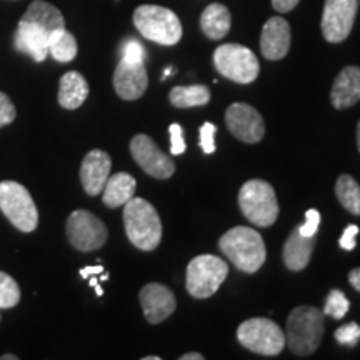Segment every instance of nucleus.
I'll return each instance as SVG.
<instances>
[{"label": "nucleus", "mask_w": 360, "mask_h": 360, "mask_svg": "<svg viewBox=\"0 0 360 360\" xmlns=\"http://www.w3.org/2000/svg\"><path fill=\"white\" fill-rule=\"evenodd\" d=\"M130 154L141 165L143 172L155 179H169L175 172V164L167 154L157 147V143L146 134H139L130 141Z\"/></svg>", "instance_id": "obj_12"}, {"label": "nucleus", "mask_w": 360, "mask_h": 360, "mask_svg": "<svg viewBox=\"0 0 360 360\" xmlns=\"http://www.w3.org/2000/svg\"><path fill=\"white\" fill-rule=\"evenodd\" d=\"M141 305L148 323H160L174 314L177 302L169 287L154 282L141 290Z\"/></svg>", "instance_id": "obj_15"}, {"label": "nucleus", "mask_w": 360, "mask_h": 360, "mask_svg": "<svg viewBox=\"0 0 360 360\" xmlns=\"http://www.w3.org/2000/svg\"><path fill=\"white\" fill-rule=\"evenodd\" d=\"M300 0H272V7L276 8L277 12L281 13H287L290 11H294Z\"/></svg>", "instance_id": "obj_37"}, {"label": "nucleus", "mask_w": 360, "mask_h": 360, "mask_svg": "<svg viewBox=\"0 0 360 360\" xmlns=\"http://www.w3.org/2000/svg\"><path fill=\"white\" fill-rule=\"evenodd\" d=\"M0 359H2V360H17L19 357H17V355H13V354H7V355H2Z\"/></svg>", "instance_id": "obj_41"}, {"label": "nucleus", "mask_w": 360, "mask_h": 360, "mask_svg": "<svg viewBox=\"0 0 360 360\" xmlns=\"http://www.w3.org/2000/svg\"><path fill=\"white\" fill-rule=\"evenodd\" d=\"M20 20L32 22V24L42 27L49 34H53L58 29H65V20L62 12L52 4L45 2V0H35L27 8Z\"/></svg>", "instance_id": "obj_23"}, {"label": "nucleus", "mask_w": 360, "mask_h": 360, "mask_svg": "<svg viewBox=\"0 0 360 360\" xmlns=\"http://www.w3.org/2000/svg\"><path fill=\"white\" fill-rule=\"evenodd\" d=\"M170 103L177 109L207 105L210 101V90L205 85H179L169 94Z\"/></svg>", "instance_id": "obj_25"}, {"label": "nucleus", "mask_w": 360, "mask_h": 360, "mask_svg": "<svg viewBox=\"0 0 360 360\" xmlns=\"http://www.w3.org/2000/svg\"><path fill=\"white\" fill-rule=\"evenodd\" d=\"M170 132V154L182 155L186 152V139H184V130L179 124H172L169 127Z\"/></svg>", "instance_id": "obj_33"}, {"label": "nucleus", "mask_w": 360, "mask_h": 360, "mask_svg": "<svg viewBox=\"0 0 360 360\" xmlns=\"http://www.w3.org/2000/svg\"><path fill=\"white\" fill-rule=\"evenodd\" d=\"M103 272L102 265H92V267H84L80 269V277L82 278H89L92 276H98V274Z\"/></svg>", "instance_id": "obj_38"}, {"label": "nucleus", "mask_w": 360, "mask_h": 360, "mask_svg": "<svg viewBox=\"0 0 360 360\" xmlns=\"http://www.w3.org/2000/svg\"><path fill=\"white\" fill-rule=\"evenodd\" d=\"M238 205L247 220L257 227H270L278 217L276 191L265 180L254 179L245 182L238 192Z\"/></svg>", "instance_id": "obj_5"}, {"label": "nucleus", "mask_w": 360, "mask_h": 360, "mask_svg": "<svg viewBox=\"0 0 360 360\" xmlns=\"http://www.w3.org/2000/svg\"><path fill=\"white\" fill-rule=\"evenodd\" d=\"M334 337L340 345H345V347H354V345H357L360 340V326L355 322L345 323V326L337 328Z\"/></svg>", "instance_id": "obj_30"}, {"label": "nucleus", "mask_w": 360, "mask_h": 360, "mask_svg": "<svg viewBox=\"0 0 360 360\" xmlns=\"http://www.w3.org/2000/svg\"><path fill=\"white\" fill-rule=\"evenodd\" d=\"M237 339L250 352L260 355H277L285 345L282 328L265 317H255L242 322L237 328Z\"/></svg>", "instance_id": "obj_9"}, {"label": "nucleus", "mask_w": 360, "mask_h": 360, "mask_svg": "<svg viewBox=\"0 0 360 360\" xmlns=\"http://www.w3.org/2000/svg\"><path fill=\"white\" fill-rule=\"evenodd\" d=\"M89 97V84L82 74L70 70L62 75L58 84V103L67 110H75Z\"/></svg>", "instance_id": "obj_21"}, {"label": "nucleus", "mask_w": 360, "mask_h": 360, "mask_svg": "<svg viewBox=\"0 0 360 360\" xmlns=\"http://www.w3.org/2000/svg\"><path fill=\"white\" fill-rule=\"evenodd\" d=\"M51 35L52 34H49L47 30L32 24V22L20 20L13 44H15L17 51L30 56L35 62H44L49 56V40H51Z\"/></svg>", "instance_id": "obj_18"}, {"label": "nucleus", "mask_w": 360, "mask_h": 360, "mask_svg": "<svg viewBox=\"0 0 360 360\" xmlns=\"http://www.w3.org/2000/svg\"><path fill=\"white\" fill-rule=\"evenodd\" d=\"M232 27L231 11L222 4H210L200 15V29L207 37L220 40L229 34Z\"/></svg>", "instance_id": "obj_24"}, {"label": "nucleus", "mask_w": 360, "mask_h": 360, "mask_svg": "<svg viewBox=\"0 0 360 360\" xmlns=\"http://www.w3.org/2000/svg\"><path fill=\"white\" fill-rule=\"evenodd\" d=\"M135 187H137V182L127 172L110 175L102 191V202L110 209L122 207L134 197Z\"/></svg>", "instance_id": "obj_22"}, {"label": "nucleus", "mask_w": 360, "mask_h": 360, "mask_svg": "<svg viewBox=\"0 0 360 360\" xmlns=\"http://www.w3.org/2000/svg\"><path fill=\"white\" fill-rule=\"evenodd\" d=\"M292 32L283 17H270L260 35V52L267 60H281L289 53Z\"/></svg>", "instance_id": "obj_17"}, {"label": "nucleus", "mask_w": 360, "mask_h": 360, "mask_svg": "<svg viewBox=\"0 0 360 360\" xmlns=\"http://www.w3.org/2000/svg\"><path fill=\"white\" fill-rule=\"evenodd\" d=\"M319 225H321V214H319V210L310 209L305 212V224L300 225L299 232L304 237H315V233L319 231Z\"/></svg>", "instance_id": "obj_35"}, {"label": "nucleus", "mask_w": 360, "mask_h": 360, "mask_svg": "<svg viewBox=\"0 0 360 360\" xmlns=\"http://www.w3.org/2000/svg\"><path fill=\"white\" fill-rule=\"evenodd\" d=\"M122 58L125 60H143L146 62V49L142 47V44L135 39L125 40L122 45Z\"/></svg>", "instance_id": "obj_31"}, {"label": "nucleus", "mask_w": 360, "mask_h": 360, "mask_svg": "<svg viewBox=\"0 0 360 360\" xmlns=\"http://www.w3.org/2000/svg\"><path fill=\"white\" fill-rule=\"evenodd\" d=\"M180 360H204V355L197 354V352H191V354H184Z\"/></svg>", "instance_id": "obj_40"}, {"label": "nucleus", "mask_w": 360, "mask_h": 360, "mask_svg": "<svg viewBox=\"0 0 360 360\" xmlns=\"http://www.w3.org/2000/svg\"><path fill=\"white\" fill-rule=\"evenodd\" d=\"M225 124L233 137L245 143H257L264 139L265 124L262 115L249 103H232L225 112Z\"/></svg>", "instance_id": "obj_13"}, {"label": "nucleus", "mask_w": 360, "mask_h": 360, "mask_svg": "<svg viewBox=\"0 0 360 360\" xmlns=\"http://www.w3.org/2000/svg\"><path fill=\"white\" fill-rule=\"evenodd\" d=\"M124 227L137 249L150 252L162 240V222L155 207L141 197H132L124 207Z\"/></svg>", "instance_id": "obj_3"}, {"label": "nucleus", "mask_w": 360, "mask_h": 360, "mask_svg": "<svg viewBox=\"0 0 360 360\" xmlns=\"http://www.w3.org/2000/svg\"><path fill=\"white\" fill-rule=\"evenodd\" d=\"M17 117V110L13 102L8 98L7 94L0 92V127L12 124Z\"/></svg>", "instance_id": "obj_32"}, {"label": "nucleus", "mask_w": 360, "mask_h": 360, "mask_svg": "<svg viewBox=\"0 0 360 360\" xmlns=\"http://www.w3.org/2000/svg\"><path fill=\"white\" fill-rule=\"evenodd\" d=\"M110 169L112 160L107 152L98 150V148L90 150L80 165V180H82L84 191L92 197L102 193L110 177Z\"/></svg>", "instance_id": "obj_16"}, {"label": "nucleus", "mask_w": 360, "mask_h": 360, "mask_svg": "<svg viewBox=\"0 0 360 360\" xmlns=\"http://www.w3.org/2000/svg\"><path fill=\"white\" fill-rule=\"evenodd\" d=\"M229 276V265L215 255H197L187 265V292L195 299H209Z\"/></svg>", "instance_id": "obj_7"}, {"label": "nucleus", "mask_w": 360, "mask_h": 360, "mask_svg": "<svg viewBox=\"0 0 360 360\" xmlns=\"http://www.w3.org/2000/svg\"><path fill=\"white\" fill-rule=\"evenodd\" d=\"M89 278H90V287L98 285V278H97V276H92V277H89Z\"/></svg>", "instance_id": "obj_42"}, {"label": "nucleus", "mask_w": 360, "mask_h": 360, "mask_svg": "<svg viewBox=\"0 0 360 360\" xmlns=\"http://www.w3.org/2000/svg\"><path fill=\"white\" fill-rule=\"evenodd\" d=\"M357 146H359V152H360V120H359V125H357Z\"/></svg>", "instance_id": "obj_44"}, {"label": "nucleus", "mask_w": 360, "mask_h": 360, "mask_svg": "<svg viewBox=\"0 0 360 360\" xmlns=\"http://www.w3.org/2000/svg\"><path fill=\"white\" fill-rule=\"evenodd\" d=\"M174 72V67H169V69H165V72H164V75H162V79H167L170 74H172Z\"/></svg>", "instance_id": "obj_43"}, {"label": "nucleus", "mask_w": 360, "mask_h": 360, "mask_svg": "<svg viewBox=\"0 0 360 360\" xmlns=\"http://www.w3.org/2000/svg\"><path fill=\"white\" fill-rule=\"evenodd\" d=\"M349 309L350 302L344 292L339 289L328 292L326 299V307H323V315H330L335 321H340V319H344L345 314L349 312Z\"/></svg>", "instance_id": "obj_29"}, {"label": "nucleus", "mask_w": 360, "mask_h": 360, "mask_svg": "<svg viewBox=\"0 0 360 360\" xmlns=\"http://www.w3.org/2000/svg\"><path fill=\"white\" fill-rule=\"evenodd\" d=\"M337 199L350 214L360 215V186L352 175L342 174L335 184Z\"/></svg>", "instance_id": "obj_27"}, {"label": "nucleus", "mask_w": 360, "mask_h": 360, "mask_svg": "<svg viewBox=\"0 0 360 360\" xmlns=\"http://www.w3.org/2000/svg\"><path fill=\"white\" fill-rule=\"evenodd\" d=\"M77 40L67 29H58L51 35L49 40V56H52L57 62H72L77 56Z\"/></svg>", "instance_id": "obj_26"}, {"label": "nucleus", "mask_w": 360, "mask_h": 360, "mask_svg": "<svg viewBox=\"0 0 360 360\" xmlns=\"http://www.w3.org/2000/svg\"><path fill=\"white\" fill-rule=\"evenodd\" d=\"M349 282L352 283V287L355 290L360 292V267L350 270L349 274Z\"/></svg>", "instance_id": "obj_39"}, {"label": "nucleus", "mask_w": 360, "mask_h": 360, "mask_svg": "<svg viewBox=\"0 0 360 360\" xmlns=\"http://www.w3.org/2000/svg\"><path fill=\"white\" fill-rule=\"evenodd\" d=\"M332 105L344 110L360 101V67L349 65L337 75L330 92Z\"/></svg>", "instance_id": "obj_19"}, {"label": "nucleus", "mask_w": 360, "mask_h": 360, "mask_svg": "<svg viewBox=\"0 0 360 360\" xmlns=\"http://www.w3.org/2000/svg\"><path fill=\"white\" fill-rule=\"evenodd\" d=\"M143 360H160V357H155V355H150V357H143Z\"/></svg>", "instance_id": "obj_47"}, {"label": "nucleus", "mask_w": 360, "mask_h": 360, "mask_svg": "<svg viewBox=\"0 0 360 360\" xmlns=\"http://www.w3.org/2000/svg\"><path fill=\"white\" fill-rule=\"evenodd\" d=\"M215 130H217V127H215L214 124L210 122H205L204 125L200 127V148L204 150V154H214L215 152Z\"/></svg>", "instance_id": "obj_34"}, {"label": "nucleus", "mask_w": 360, "mask_h": 360, "mask_svg": "<svg viewBox=\"0 0 360 360\" xmlns=\"http://www.w3.org/2000/svg\"><path fill=\"white\" fill-rule=\"evenodd\" d=\"M220 250L240 272L254 274L267 259L264 238L249 227H233L220 237Z\"/></svg>", "instance_id": "obj_2"}, {"label": "nucleus", "mask_w": 360, "mask_h": 360, "mask_svg": "<svg viewBox=\"0 0 360 360\" xmlns=\"http://www.w3.org/2000/svg\"><path fill=\"white\" fill-rule=\"evenodd\" d=\"M98 281H102V282L109 281V274H103V272H102V276H101V278H98Z\"/></svg>", "instance_id": "obj_45"}, {"label": "nucleus", "mask_w": 360, "mask_h": 360, "mask_svg": "<svg viewBox=\"0 0 360 360\" xmlns=\"http://www.w3.org/2000/svg\"><path fill=\"white\" fill-rule=\"evenodd\" d=\"M148 77L143 60H125L120 58L114 74V89L124 101H137L146 94Z\"/></svg>", "instance_id": "obj_14"}, {"label": "nucleus", "mask_w": 360, "mask_h": 360, "mask_svg": "<svg viewBox=\"0 0 360 360\" xmlns=\"http://www.w3.org/2000/svg\"><path fill=\"white\" fill-rule=\"evenodd\" d=\"M214 65L225 79L237 84H250L259 77L260 65L250 49L238 44H224L215 49Z\"/></svg>", "instance_id": "obj_8"}, {"label": "nucleus", "mask_w": 360, "mask_h": 360, "mask_svg": "<svg viewBox=\"0 0 360 360\" xmlns=\"http://www.w3.org/2000/svg\"><path fill=\"white\" fill-rule=\"evenodd\" d=\"M357 233H359V227L357 225H349V227H345L344 233H342L339 244L344 250H354L355 245H357V242H355V238H357Z\"/></svg>", "instance_id": "obj_36"}, {"label": "nucleus", "mask_w": 360, "mask_h": 360, "mask_svg": "<svg viewBox=\"0 0 360 360\" xmlns=\"http://www.w3.org/2000/svg\"><path fill=\"white\" fill-rule=\"evenodd\" d=\"M134 25L147 40L160 45H175L182 39V24L177 13L160 6L135 8Z\"/></svg>", "instance_id": "obj_4"}, {"label": "nucleus", "mask_w": 360, "mask_h": 360, "mask_svg": "<svg viewBox=\"0 0 360 360\" xmlns=\"http://www.w3.org/2000/svg\"><path fill=\"white\" fill-rule=\"evenodd\" d=\"M314 245L315 237H304L299 232V229H295L283 245V262H285L287 269L292 272H299V270L307 267L314 254Z\"/></svg>", "instance_id": "obj_20"}, {"label": "nucleus", "mask_w": 360, "mask_h": 360, "mask_svg": "<svg viewBox=\"0 0 360 360\" xmlns=\"http://www.w3.org/2000/svg\"><path fill=\"white\" fill-rule=\"evenodd\" d=\"M0 210L20 232L29 233L37 229L39 210L32 195L15 180L0 182Z\"/></svg>", "instance_id": "obj_6"}, {"label": "nucleus", "mask_w": 360, "mask_h": 360, "mask_svg": "<svg viewBox=\"0 0 360 360\" xmlns=\"http://www.w3.org/2000/svg\"><path fill=\"white\" fill-rule=\"evenodd\" d=\"M326 332L323 312L312 305H300L292 310L287 319L285 344L290 352L307 357L319 349Z\"/></svg>", "instance_id": "obj_1"}, {"label": "nucleus", "mask_w": 360, "mask_h": 360, "mask_svg": "<svg viewBox=\"0 0 360 360\" xmlns=\"http://www.w3.org/2000/svg\"><path fill=\"white\" fill-rule=\"evenodd\" d=\"M67 238L80 252L101 249L107 242V227L97 215L89 210H74L67 219Z\"/></svg>", "instance_id": "obj_10"}, {"label": "nucleus", "mask_w": 360, "mask_h": 360, "mask_svg": "<svg viewBox=\"0 0 360 360\" xmlns=\"http://www.w3.org/2000/svg\"><path fill=\"white\" fill-rule=\"evenodd\" d=\"M20 302V287L13 277L0 272V309H12Z\"/></svg>", "instance_id": "obj_28"}, {"label": "nucleus", "mask_w": 360, "mask_h": 360, "mask_svg": "<svg viewBox=\"0 0 360 360\" xmlns=\"http://www.w3.org/2000/svg\"><path fill=\"white\" fill-rule=\"evenodd\" d=\"M359 0H326L321 29L323 39L330 44H340L352 32L357 15Z\"/></svg>", "instance_id": "obj_11"}, {"label": "nucleus", "mask_w": 360, "mask_h": 360, "mask_svg": "<svg viewBox=\"0 0 360 360\" xmlns=\"http://www.w3.org/2000/svg\"><path fill=\"white\" fill-rule=\"evenodd\" d=\"M94 289H96V292H97V295H98V297H101V295L103 294V290H102V287H101V285H96V287H94Z\"/></svg>", "instance_id": "obj_46"}]
</instances>
